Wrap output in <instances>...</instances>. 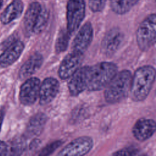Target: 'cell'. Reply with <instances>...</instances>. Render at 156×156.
I'll return each instance as SVG.
<instances>
[{"mask_svg": "<svg viewBox=\"0 0 156 156\" xmlns=\"http://www.w3.org/2000/svg\"><path fill=\"white\" fill-rule=\"evenodd\" d=\"M40 141L39 140H37V139H35L29 145V151H33L34 150H35L38 146L40 145Z\"/></svg>", "mask_w": 156, "mask_h": 156, "instance_id": "27", "label": "cell"}, {"mask_svg": "<svg viewBox=\"0 0 156 156\" xmlns=\"http://www.w3.org/2000/svg\"><path fill=\"white\" fill-rule=\"evenodd\" d=\"M24 49V43L20 40H16L0 55V67L6 68L14 63L19 58Z\"/></svg>", "mask_w": 156, "mask_h": 156, "instance_id": "14", "label": "cell"}, {"mask_svg": "<svg viewBox=\"0 0 156 156\" xmlns=\"http://www.w3.org/2000/svg\"><path fill=\"white\" fill-rule=\"evenodd\" d=\"M107 0H88V7L91 12H100L104 9Z\"/></svg>", "mask_w": 156, "mask_h": 156, "instance_id": "24", "label": "cell"}, {"mask_svg": "<svg viewBox=\"0 0 156 156\" xmlns=\"http://www.w3.org/2000/svg\"><path fill=\"white\" fill-rule=\"evenodd\" d=\"M63 142L61 140L54 141L44 147L40 152L37 156H49L51 155L58 147H59Z\"/></svg>", "mask_w": 156, "mask_h": 156, "instance_id": "23", "label": "cell"}, {"mask_svg": "<svg viewBox=\"0 0 156 156\" xmlns=\"http://www.w3.org/2000/svg\"><path fill=\"white\" fill-rule=\"evenodd\" d=\"M88 66L79 68L69 77L68 87L72 96H77L87 88V71Z\"/></svg>", "mask_w": 156, "mask_h": 156, "instance_id": "13", "label": "cell"}, {"mask_svg": "<svg viewBox=\"0 0 156 156\" xmlns=\"http://www.w3.org/2000/svg\"><path fill=\"white\" fill-rule=\"evenodd\" d=\"M118 72L117 66L112 62H102L87 67V88L99 91L107 85Z\"/></svg>", "mask_w": 156, "mask_h": 156, "instance_id": "1", "label": "cell"}, {"mask_svg": "<svg viewBox=\"0 0 156 156\" xmlns=\"http://www.w3.org/2000/svg\"><path fill=\"white\" fill-rule=\"evenodd\" d=\"M40 80L37 77L27 79L21 85L19 98L21 103L24 105L34 104L39 96Z\"/></svg>", "mask_w": 156, "mask_h": 156, "instance_id": "8", "label": "cell"}, {"mask_svg": "<svg viewBox=\"0 0 156 156\" xmlns=\"http://www.w3.org/2000/svg\"><path fill=\"white\" fill-rule=\"evenodd\" d=\"M58 81L53 77H47L40 84L39 91V103L45 105L51 102L59 91Z\"/></svg>", "mask_w": 156, "mask_h": 156, "instance_id": "11", "label": "cell"}, {"mask_svg": "<svg viewBox=\"0 0 156 156\" xmlns=\"http://www.w3.org/2000/svg\"><path fill=\"white\" fill-rule=\"evenodd\" d=\"M124 39V35L118 27L110 29L102 38L101 49L106 56L113 55L119 48Z\"/></svg>", "mask_w": 156, "mask_h": 156, "instance_id": "9", "label": "cell"}, {"mask_svg": "<svg viewBox=\"0 0 156 156\" xmlns=\"http://www.w3.org/2000/svg\"><path fill=\"white\" fill-rule=\"evenodd\" d=\"M26 146V140L24 137H15L7 144L4 156H21Z\"/></svg>", "mask_w": 156, "mask_h": 156, "instance_id": "19", "label": "cell"}, {"mask_svg": "<svg viewBox=\"0 0 156 156\" xmlns=\"http://www.w3.org/2000/svg\"><path fill=\"white\" fill-rule=\"evenodd\" d=\"M136 156H147L146 154H137L136 155Z\"/></svg>", "mask_w": 156, "mask_h": 156, "instance_id": "30", "label": "cell"}, {"mask_svg": "<svg viewBox=\"0 0 156 156\" xmlns=\"http://www.w3.org/2000/svg\"><path fill=\"white\" fill-rule=\"evenodd\" d=\"M93 146L91 137L80 136L66 145L56 156H83L91 151Z\"/></svg>", "mask_w": 156, "mask_h": 156, "instance_id": "6", "label": "cell"}, {"mask_svg": "<svg viewBox=\"0 0 156 156\" xmlns=\"http://www.w3.org/2000/svg\"><path fill=\"white\" fill-rule=\"evenodd\" d=\"M16 40H17V39L16 38V37L13 35H12L10 37H9L6 40H5L3 43H1L0 44V49H6L7 47H9L10 45H11L13 43H14Z\"/></svg>", "mask_w": 156, "mask_h": 156, "instance_id": "26", "label": "cell"}, {"mask_svg": "<svg viewBox=\"0 0 156 156\" xmlns=\"http://www.w3.org/2000/svg\"><path fill=\"white\" fill-rule=\"evenodd\" d=\"M93 28L90 22H86L79 30L71 44L72 52L83 54L91 44Z\"/></svg>", "mask_w": 156, "mask_h": 156, "instance_id": "7", "label": "cell"}, {"mask_svg": "<svg viewBox=\"0 0 156 156\" xmlns=\"http://www.w3.org/2000/svg\"><path fill=\"white\" fill-rule=\"evenodd\" d=\"M156 39V15L151 13L138 26L136 31V40L139 49L147 51L152 47Z\"/></svg>", "mask_w": 156, "mask_h": 156, "instance_id": "4", "label": "cell"}, {"mask_svg": "<svg viewBox=\"0 0 156 156\" xmlns=\"http://www.w3.org/2000/svg\"><path fill=\"white\" fill-rule=\"evenodd\" d=\"M43 62V55L39 52H35L23 63L19 71V77L23 80L34 74L40 69Z\"/></svg>", "mask_w": 156, "mask_h": 156, "instance_id": "15", "label": "cell"}, {"mask_svg": "<svg viewBox=\"0 0 156 156\" xmlns=\"http://www.w3.org/2000/svg\"><path fill=\"white\" fill-rule=\"evenodd\" d=\"M138 151L135 148H126L122 149L114 153L112 156H136Z\"/></svg>", "mask_w": 156, "mask_h": 156, "instance_id": "25", "label": "cell"}, {"mask_svg": "<svg viewBox=\"0 0 156 156\" xmlns=\"http://www.w3.org/2000/svg\"><path fill=\"white\" fill-rule=\"evenodd\" d=\"M48 20H49L48 11L45 7H42L41 10L33 27L32 33L35 34H40L46 27Z\"/></svg>", "mask_w": 156, "mask_h": 156, "instance_id": "22", "label": "cell"}, {"mask_svg": "<svg viewBox=\"0 0 156 156\" xmlns=\"http://www.w3.org/2000/svg\"><path fill=\"white\" fill-rule=\"evenodd\" d=\"M132 74L129 70L117 72L105 87L104 98L107 102L115 104L124 99L130 90Z\"/></svg>", "mask_w": 156, "mask_h": 156, "instance_id": "3", "label": "cell"}, {"mask_svg": "<svg viewBox=\"0 0 156 156\" xmlns=\"http://www.w3.org/2000/svg\"><path fill=\"white\" fill-rule=\"evenodd\" d=\"M155 78V69L151 65L138 68L132 77L130 96L136 102L144 100L148 96Z\"/></svg>", "mask_w": 156, "mask_h": 156, "instance_id": "2", "label": "cell"}, {"mask_svg": "<svg viewBox=\"0 0 156 156\" xmlns=\"http://www.w3.org/2000/svg\"><path fill=\"white\" fill-rule=\"evenodd\" d=\"M156 124L154 119L141 118L134 124L132 133L139 141H144L150 138L155 133Z\"/></svg>", "mask_w": 156, "mask_h": 156, "instance_id": "12", "label": "cell"}, {"mask_svg": "<svg viewBox=\"0 0 156 156\" xmlns=\"http://www.w3.org/2000/svg\"><path fill=\"white\" fill-rule=\"evenodd\" d=\"M71 35V34L66 29H62L59 32L55 44V49L57 53L60 54L67 49Z\"/></svg>", "mask_w": 156, "mask_h": 156, "instance_id": "21", "label": "cell"}, {"mask_svg": "<svg viewBox=\"0 0 156 156\" xmlns=\"http://www.w3.org/2000/svg\"><path fill=\"white\" fill-rule=\"evenodd\" d=\"M4 115V112L3 108H0V131H1V126H2V121H3Z\"/></svg>", "mask_w": 156, "mask_h": 156, "instance_id": "29", "label": "cell"}, {"mask_svg": "<svg viewBox=\"0 0 156 156\" xmlns=\"http://www.w3.org/2000/svg\"><path fill=\"white\" fill-rule=\"evenodd\" d=\"M7 144L4 141H0V156H4L5 151Z\"/></svg>", "mask_w": 156, "mask_h": 156, "instance_id": "28", "label": "cell"}, {"mask_svg": "<svg viewBox=\"0 0 156 156\" xmlns=\"http://www.w3.org/2000/svg\"><path fill=\"white\" fill-rule=\"evenodd\" d=\"M83 58V54L71 52L62 60L58 70V74L61 79H69L79 68Z\"/></svg>", "mask_w": 156, "mask_h": 156, "instance_id": "10", "label": "cell"}, {"mask_svg": "<svg viewBox=\"0 0 156 156\" xmlns=\"http://www.w3.org/2000/svg\"><path fill=\"white\" fill-rule=\"evenodd\" d=\"M3 4V0H0V9H1Z\"/></svg>", "mask_w": 156, "mask_h": 156, "instance_id": "31", "label": "cell"}, {"mask_svg": "<svg viewBox=\"0 0 156 156\" xmlns=\"http://www.w3.org/2000/svg\"><path fill=\"white\" fill-rule=\"evenodd\" d=\"M48 120L47 116L43 113H38L31 117L26 127L27 136H35L39 135L44 129Z\"/></svg>", "mask_w": 156, "mask_h": 156, "instance_id": "18", "label": "cell"}, {"mask_svg": "<svg viewBox=\"0 0 156 156\" xmlns=\"http://www.w3.org/2000/svg\"><path fill=\"white\" fill-rule=\"evenodd\" d=\"M42 5L37 1L32 2L29 5L24 16V28L26 34L32 33L33 27L41 10Z\"/></svg>", "mask_w": 156, "mask_h": 156, "instance_id": "17", "label": "cell"}, {"mask_svg": "<svg viewBox=\"0 0 156 156\" xmlns=\"http://www.w3.org/2000/svg\"><path fill=\"white\" fill-rule=\"evenodd\" d=\"M86 11L85 0H68L66 5V30L72 34L82 24Z\"/></svg>", "mask_w": 156, "mask_h": 156, "instance_id": "5", "label": "cell"}, {"mask_svg": "<svg viewBox=\"0 0 156 156\" xmlns=\"http://www.w3.org/2000/svg\"><path fill=\"white\" fill-rule=\"evenodd\" d=\"M23 9L24 5L21 0H13L0 15L1 22L3 24H9L21 15Z\"/></svg>", "mask_w": 156, "mask_h": 156, "instance_id": "16", "label": "cell"}, {"mask_svg": "<svg viewBox=\"0 0 156 156\" xmlns=\"http://www.w3.org/2000/svg\"><path fill=\"white\" fill-rule=\"evenodd\" d=\"M140 0H110L112 10L118 15H124L129 12Z\"/></svg>", "mask_w": 156, "mask_h": 156, "instance_id": "20", "label": "cell"}]
</instances>
